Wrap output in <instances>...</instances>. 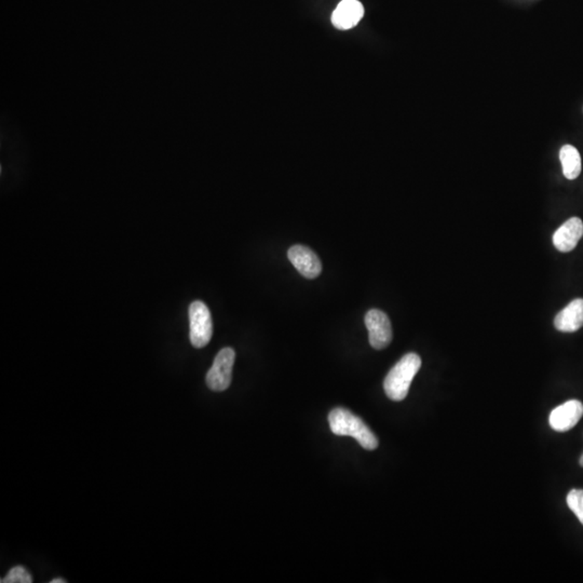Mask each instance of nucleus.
Instances as JSON below:
<instances>
[{
  "instance_id": "obj_7",
  "label": "nucleus",
  "mask_w": 583,
  "mask_h": 583,
  "mask_svg": "<svg viewBox=\"0 0 583 583\" xmlns=\"http://www.w3.org/2000/svg\"><path fill=\"white\" fill-rule=\"evenodd\" d=\"M289 262L294 265L299 274L307 279L319 277L322 272V264L316 253L305 245H294L287 252Z\"/></svg>"
},
{
  "instance_id": "obj_2",
  "label": "nucleus",
  "mask_w": 583,
  "mask_h": 583,
  "mask_svg": "<svg viewBox=\"0 0 583 583\" xmlns=\"http://www.w3.org/2000/svg\"><path fill=\"white\" fill-rule=\"evenodd\" d=\"M421 367L420 356L407 354L390 369L384 382L385 392L392 401H403L409 394L413 379Z\"/></svg>"
},
{
  "instance_id": "obj_11",
  "label": "nucleus",
  "mask_w": 583,
  "mask_h": 583,
  "mask_svg": "<svg viewBox=\"0 0 583 583\" xmlns=\"http://www.w3.org/2000/svg\"><path fill=\"white\" fill-rule=\"evenodd\" d=\"M563 173L567 180H576L581 173V156L573 145H564L560 150Z\"/></svg>"
},
{
  "instance_id": "obj_5",
  "label": "nucleus",
  "mask_w": 583,
  "mask_h": 583,
  "mask_svg": "<svg viewBox=\"0 0 583 583\" xmlns=\"http://www.w3.org/2000/svg\"><path fill=\"white\" fill-rule=\"evenodd\" d=\"M365 325L369 331L371 346L376 350H382L392 340L391 322L382 310L371 309L365 314Z\"/></svg>"
},
{
  "instance_id": "obj_1",
  "label": "nucleus",
  "mask_w": 583,
  "mask_h": 583,
  "mask_svg": "<svg viewBox=\"0 0 583 583\" xmlns=\"http://www.w3.org/2000/svg\"><path fill=\"white\" fill-rule=\"evenodd\" d=\"M329 422L331 432L336 436H352L367 451H374L378 447L377 436L360 417L348 409L338 407L331 411Z\"/></svg>"
},
{
  "instance_id": "obj_9",
  "label": "nucleus",
  "mask_w": 583,
  "mask_h": 583,
  "mask_svg": "<svg viewBox=\"0 0 583 583\" xmlns=\"http://www.w3.org/2000/svg\"><path fill=\"white\" fill-rule=\"evenodd\" d=\"M364 8L358 0H342L331 14V23L338 30H350L361 21Z\"/></svg>"
},
{
  "instance_id": "obj_15",
  "label": "nucleus",
  "mask_w": 583,
  "mask_h": 583,
  "mask_svg": "<svg viewBox=\"0 0 583 583\" xmlns=\"http://www.w3.org/2000/svg\"><path fill=\"white\" fill-rule=\"evenodd\" d=\"M579 464H580V466L583 468V453L582 455H581L580 460H579Z\"/></svg>"
},
{
  "instance_id": "obj_12",
  "label": "nucleus",
  "mask_w": 583,
  "mask_h": 583,
  "mask_svg": "<svg viewBox=\"0 0 583 583\" xmlns=\"http://www.w3.org/2000/svg\"><path fill=\"white\" fill-rule=\"evenodd\" d=\"M567 506L583 525V489H573L567 495Z\"/></svg>"
},
{
  "instance_id": "obj_13",
  "label": "nucleus",
  "mask_w": 583,
  "mask_h": 583,
  "mask_svg": "<svg viewBox=\"0 0 583 583\" xmlns=\"http://www.w3.org/2000/svg\"><path fill=\"white\" fill-rule=\"evenodd\" d=\"M32 579L30 573L22 566L13 567L7 576L1 580V583H32Z\"/></svg>"
},
{
  "instance_id": "obj_3",
  "label": "nucleus",
  "mask_w": 583,
  "mask_h": 583,
  "mask_svg": "<svg viewBox=\"0 0 583 583\" xmlns=\"http://www.w3.org/2000/svg\"><path fill=\"white\" fill-rule=\"evenodd\" d=\"M190 342L194 348H203L213 335L211 312L205 303L196 300L190 307Z\"/></svg>"
},
{
  "instance_id": "obj_8",
  "label": "nucleus",
  "mask_w": 583,
  "mask_h": 583,
  "mask_svg": "<svg viewBox=\"0 0 583 583\" xmlns=\"http://www.w3.org/2000/svg\"><path fill=\"white\" fill-rule=\"evenodd\" d=\"M583 236V223L579 217L566 221L553 234V245L560 252L573 251Z\"/></svg>"
},
{
  "instance_id": "obj_14",
  "label": "nucleus",
  "mask_w": 583,
  "mask_h": 583,
  "mask_svg": "<svg viewBox=\"0 0 583 583\" xmlns=\"http://www.w3.org/2000/svg\"><path fill=\"white\" fill-rule=\"evenodd\" d=\"M65 582H66V580H64V579H60V578L54 579V580H51V583H65Z\"/></svg>"
},
{
  "instance_id": "obj_4",
  "label": "nucleus",
  "mask_w": 583,
  "mask_h": 583,
  "mask_svg": "<svg viewBox=\"0 0 583 583\" xmlns=\"http://www.w3.org/2000/svg\"><path fill=\"white\" fill-rule=\"evenodd\" d=\"M236 352L232 348H224L217 354L212 367L207 374V385L213 391H225L232 384V367Z\"/></svg>"
},
{
  "instance_id": "obj_10",
  "label": "nucleus",
  "mask_w": 583,
  "mask_h": 583,
  "mask_svg": "<svg viewBox=\"0 0 583 583\" xmlns=\"http://www.w3.org/2000/svg\"><path fill=\"white\" fill-rule=\"evenodd\" d=\"M554 327L563 333H573L583 327V299L577 298L569 303L556 314Z\"/></svg>"
},
{
  "instance_id": "obj_6",
  "label": "nucleus",
  "mask_w": 583,
  "mask_h": 583,
  "mask_svg": "<svg viewBox=\"0 0 583 583\" xmlns=\"http://www.w3.org/2000/svg\"><path fill=\"white\" fill-rule=\"evenodd\" d=\"M583 416V404L578 400H571L551 411L549 417L551 428L558 432L569 431Z\"/></svg>"
}]
</instances>
